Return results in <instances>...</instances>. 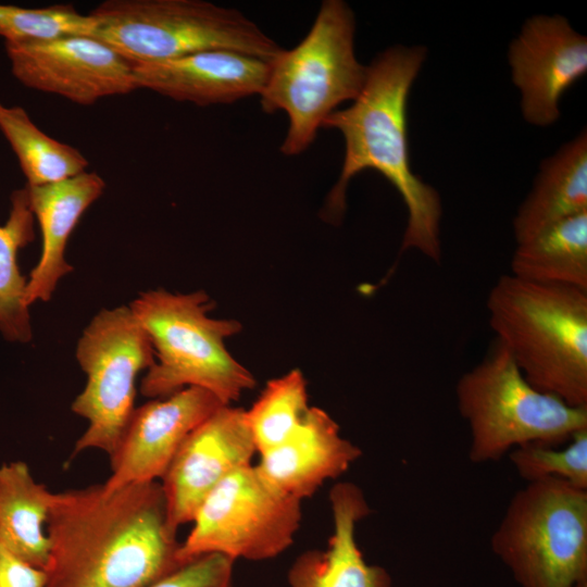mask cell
I'll list each match as a JSON object with an SVG mask.
<instances>
[{
  "label": "cell",
  "mask_w": 587,
  "mask_h": 587,
  "mask_svg": "<svg viewBox=\"0 0 587 587\" xmlns=\"http://www.w3.org/2000/svg\"><path fill=\"white\" fill-rule=\"evenodd\" d=\"M46 587H150L178 569L160 482L53 492Z\"/></svg>",
  "instance_id": "1"
},
{
  "label": "cell",
  "mask_w": 587,
  "mask_h": 587,
  "mask_svg": "<svg viewBox=\"0 0 587 587\" xmlns=\"http://www.w3.org/2000/svg\"><path fill=\"white\" fill-rule=\"evenodd\" d=\"M426 52L422 46L402 45L384 50L367 65L365 85L353 103L323 122L322 127L342 134L346 148L341 173L327 196L323 215L339 222L351 178L375 170L398 190L408 210L401 251L415 249L438 263L441 200L434 187L412 172L407 134L408 98Z\"/></svg>",
  "instance_id": "2"
},
{
  "label": "cell",
  "mask_w": 587,
  "mask_h": 587,
  "mask_svg": "<svg viewBox=\"0 0 587 587\" xmlns=\"http://www.w3.org/2000/svg\"><path fill=\"white\" fill-rule=\"evenodd\" d=\"M489 324L539 391L587 407V290L502 275L487 297Z\"/></svg>",
  "instance_id": "3"
},
{
  "label": "cell",
  "mask_w": 587,
  "mask_h": 587,
  "mask_svg": "<svg viewBox=\"0 0 587 587\" xmlns=\"http://www.w3.org/2000/svg\"><path fill=\"white\" fill-rule=\"evenodd\" d=\"M204 291L142 292L129 309L147 333L157 358L140 383L142 396L167 397L187 387L213 394L230 404L255 386L251 372L234 359L225 339L241 329L236 320L212 319Z\"/></svg>",
  "instance_id": "4"
},
{
  "label": "cell",
  "mask_w": 587,
  "mask_h": 587,
  "mask_svg": "<svg viewBox=\"0 0 587 587\" xmlns=\"http://www.w3.org/2000/svg\"><path fill=\"white\" fill-rule=\"evenodd\" d=\"M354 34L351 8L341 0H325L302 41L270 63L260 102L264 112L284 111L289 117L284 154L303 152L325 118L362 91L367 66L355 57Z\"/></svg>",
  "instance_id": "5"
},
{
  "label": "cell",
  "mask_w": 587,
  "mask_h": 587,
  "mask_svg": "<svg viewBox=\"0 0 587 587\" xmlns=\"http://www.w3.org/2000/svg\"><path fill=\"white\" fill-rule=\"evenodd\" d=\"M90 15L92 37L133 66L209 50L271 63L284 50L239 11L202 0H108Z\"/></svg>",
  "instance_id": "6"
},
{
  "label": "cell",
  "mask_w": 587,
  "mask_h": 587,
  "mask_svg": "<svg viewBox=\"0 0 587 587\" xmlns=\"http://www.w3.org/2000/svg\"><path fill=\"white\" fill-rule=\"evenodd\" d=\"M455 398L471 433L469 459L476 464L498 461L528 444L558 447L587 429V407L569 405L534 388L497 339L461 375Z\"/></svg>",
  "instance_id": "7"
},
{
  "label": "cell",
  "mask_w": 587,
  "mask_h": 587,
  "mask_svg": "<svg viewBox=\"0 0 587 587\" xmlns=\"http://www.w3.org/2000/svg\"><path fill=\"white\" fill-rule=\"evenodd\" d=\"M490 544L520 587H573L587 578V490L558 478L527 483Z\"/></svg>",
  "instance_id": "8"
},
{
  "label": "cell",
  "mask_w": 587,
  "mask_h": 587,
  "mask_svg": "<svg viewBox=\"0 0 587 587\" xmlns=\"http://www.w3.org/2000/svg\"><path fill=\"white\" fill-rule=\"evenodd\" d=\"M302 517L301 501L271 484L257 465L226 476L201 502L192 528L180 541L179 559L220 554L264 561L294 542Z\"/></svg>",
  "instance_id": "9"
},
{
  "label": "cell",
  "mask_w": 587,
  "mask_h": 587,
  "mask_svg": "<svg viewBox=\"0 0 587 587\" xmlns=\"http://www.w3.org/2000/svg\"><path fill=\"white\" fill-rule=\"evenodd\" d=\"M151 341L129 307L101 310L83 330L76 359L87 375L72 411L88 421L72 457L115 448L135 410L136 378L155 362Z\"/></svg>",
  "instance_id": "10"
},
{
  "label": "cell",
  "mask_w": 587,
  "mask_h": 587,
  "mask_svg": "<svg viewBox=\"0 0 587 587\" xmlns=\"http://www.w3.org/2000/svg\"><path fill=\"white\" fill-rule=\"evenodd\" d=\"M13 76L28 88L90 105L138 89L134 66L92 36L4 42Z\"/></svg>",
  "instance_id": "11"
},
{
  "label": "cell",
  "mask_w": 587,
  "mask_h": 587,
  "mask_svg": "<svg viewBox=\"0 0 587 587\" xmlns=\"http://www.w3.org/2000/svg\"><path fill=\"white\" fill-rule=\"evenodd\" d=\"M255 453L246 410L225 404L205 419L160 479L170 527L177 533L191 523L204 498L230 473L252 464Z\"/></svg>",
  "instance_id": "12"
},
{
  "label": "cell",
  "mask_w": 587,
  "mask_h": 587,
  "mask_svg": "<svg viewBox=\"0 0 587 587\" xmlns=\"http://www.w3.org/2000/svg\"><path fill=\"white\" fill-rule=\"evenodd\" d=\"M508 59L523 117L545 127L559 120L561 96L587 72V39L562 15H535L512 40Z\"/></svg>",
  "instance_id": "13"
},
{
  "label": "cell",
  "mask_w": 587,
  "mask_h": 587,
  "mask_svg": "<svg viewBox=\"0 0 587 587\" xmlns=\"http://www.w3.org/2000/svg\"><path fill=\"white\" fill-rule=\"evenodd\" d=\"M223 404L213 394L187 387L135 408L109 454V490L159 482L188 435Z\"/></svg>",
  "instance_id": "14"
},
{
  "label": "cell",
  "mask_w": 587,
  "mask_h": 587,
  "mask_svg": "<svg viewBox=\"0 0 587 587\" xmlns=\"http://www.w3.org/2000/svg\"><path fill=\"white\" fill-rule=\"evenodd\" d=\"M270 63L228 50H209L134 66L139 88L198 105L230 103L260 95Z\"/></svg>",
  "instance_id": "15"
},
{
  "label": "cell",
  "mask_w": 587,
  "mask_h": 587,
  "mask_svg": "<svg viewBox=\"0 0 587 587\" xmlns=\"http://www.w3.org/2000/svg\"><path fill=\"white\" fill-rule=\"evenodd\" d=\"M361 454L327 412L310 407L284 442L260 455L257 467L279 490L302 501L347 472Z\"/></svg>",
  "instance_id": "16"
},
{
  "label": "cell",
  "mask_w": 587,
  "mask_h": 587,
  "mask_svg": "<svg viewBox=\"0 0 587 587\" xmlns=\"http://www.w3.org/2000/svg\"><path fill=\"white\" fill-rule=\"evenodd\" d=\"M333 534L325 550L299 554L287 573L289 587H391L390 574L364 559L355 538L357 525L371 513L362 489L336 484L329 492Z\"/></svg>",
  "instance_id": "17"
},
{
  "label": "cell",
  "mask_w": 587,
  "mask_h": 587,
  "mask_svg": "<svg viewBox=\"0 0 587 587\" xmlns=\"http://www.w3.org/2000/svg\"><path fill=\"white\" fill-rule=\"evenodd\" d=\"M105 183L96 172H83L61 182L26 185L29 209L37 218L42 250L26 282L24 301H49L59 280L73 271L65 260L70 235L84 212L101 197Z\"/></svg>",
  "instance_id": "18"
},
{
  "label": "cell",
  "mask_w": 587,
  "mask_h": 587,
  "mask_svg": "<svg viewBox=\"0 0 587 587\" xmlns=\"http://www.w3.org/2000/svg\"><path fill=\"white\" fill-rule=\"evenodd\" d=\"M587 212V135L582 132L546 159L513 218L516 243Z\"/></svg>",
  "instance_id": "19"
},
{
  "label": "cell",
  "mask_w": 587,
  "mask_h": 587,
  "mask_svg": "<svg viewBox=\"0 0 587 587\" xmlns=\"http://www.w3.org/2000/svg\"><path fill=\"white\" fill-rule=\"evenodd\" d=\"M52 494L23 461L0 466V542L26 563L46 570V522Z\"/></svg>",
  "instance_id": "20"
},
{
  "label": "cell",
  "mask_w": 587,
  "mask_h": 587,
  "mask_svg": "<svg viewBox=\"0 0 587 587\" xmlns=\"http://www.w3.org/2000/svg\"><path fill=\"white\" fill-rule=\"evenodd\" d=\"M510 266L524 280L587 290V212L517 243Z\"/></svg>",
  "instance_id": "21"
},
{
  "label": "cell",
  "mask_w": 587,
  "mask_h": 587,
  "mask_svg": "<svg viewBox=\"0 0 587 587\" xmlns=\"http://www.w3.org/2000/svg\"><path fill=\"white\" fill-rule=\"evenodd\" d=\"M34 238V214L25 186L11 195L9 218L0 225V333L9 341L28 342L33 337L24 301L26 277L20 273L16 257Z\"/></svg>",
  "instance_id": "22"
},
{
  "label": "cell",
  "mask_w": 587,
  "mask_h": 587,
  "mask_svg": "<svg viewBox=\"0 0 587 587\" xmlns=\"http://www.w3.org/2000/svg\"><path fill=\"white\" fill-rule=\"evenodd\" d=\"M0 130L15 153L28 186L64 180L88 167L76 148L43 133L21 107L0 102Z\"/></svg>",
  "instance_id": "23"
},
{
  "label": "cell",
  "mask_w": 587,
  "mask_h": 587,
  "mask_svg": "<svg viewBox=\"0 0 587 587\" xmlns=\"http://www.w3.org/2000/svg\"><path fill=\"white\" fill-rule=\"evenodd\" d=\"M309 409L307 383L299 370L270 380L246 411L257 452L261 455L284 442L302 423Z\"/></svg>",
  "instance_id": "24"
},
{
  "label": "cell",
  "mask_w": 587,
  "mask_h": 587,
  "mask_svg": "<svg viewBox=\"0 0 587 587\" xmlns=\"http://www.w3.org/2000/svg\"><path fill=\"white\" fill-rule=\"evenodd\" d=\"M93 17L71 4L27 9L0 4V37L4 42L49 41L68 36H92Z\"/></svg>",
  "instance_id": "25"
},
{
  "label": "cell",
  "mask_w": 587,
  "mask_h": 587,
  "mask_svg": "<svg viewBox=\"0 0 587 587\" xmlns=\"http://www.w3.org/2000/svg\"><path fill=\"white\" fill-rule=\"evenodd\" d=\"M508 454L520 477L527 483L558 478L587 490V429L574 434L563 449L528 444Z\"/></svg>",
  "instance_id": "26"
},
{
  "label": "cell",
  "mask_w": 587,
  "mask_h": 587,
  "mask_svg": "<svg viewBox=\"0 0 587 587\" xmlns=\"http://www.w3.org/2000/svg\"><path fill=\"white\" fill-rule=\"evenodd\" d=\"M234 563L220 554L198 555L150 587H236Z\"/></svg>",
  "instance_id": "27"
},
{
  "label": "cell",
  "mask_w": 587,
  "mask_h": 587,
  "mask_svg": "<svg viewBox=\"0 0 587 587\" xmlns=\"http://www.w3.org/2000/svg\"><path fill=\"white\" fill-rule=\"evenodd\" d=\"M46 571L13 554L0 542V587H46Z\"/></svg>",
  "instance_id": "28"
},
{
  "label": "cell",
  "mask_w": 587,
  "mask_h": 587,
  "mask_svg": "<svg viewBox=\"0 0 587 587\" xmlns=\"http://www.w3.org/2000/svg\"><path fill=\"white\" fill-rule=\"evenodd\" d=\"M573 587H587V578L577 582Z\"/></svg>",
  "instance_id": "29"
}]
</instances>
